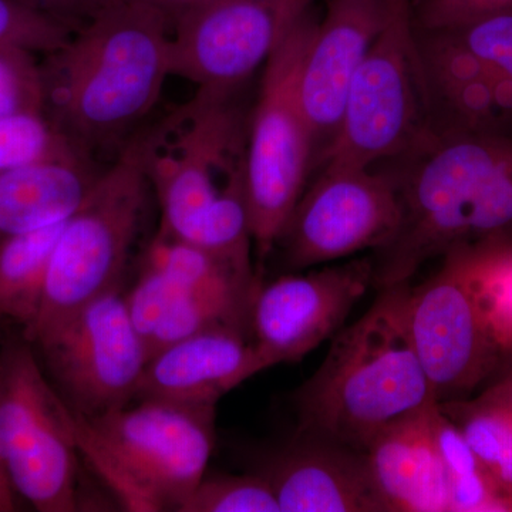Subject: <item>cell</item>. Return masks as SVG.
Masks as SVG:
<instances>
[{
	"label": "cell",
	"instance_id": "1",
	"mask_svg": "<svg viewBox=\"0 0 512 512\" xmlns=\"http://www.w3.org/2000/svg\"><path fill=\"white\" fill-rule=\"evenodd\" d=\"M168 15L113 0L40 63L45 113L82 153L114 143L153 109L171 76Z\"/></svg>",
	"mask_w": 512,
	"mask_h": 512
},
{
	"label": "cell",
	"instance_id": "2",
	"mask_svg": "<svg viewBox=\"0 0 512 512\" xmlns=\"http://www.w3.org/2000/svg\"><path fill=\"white\" fill-rule=\"evenodd\" d=\"M416 164L392 175L402 207L393 241L377 251L373 286L409 282L424 262L468 245L512 242V138L503 133H436Z\"/></svg>",
	"mask_w": 512,
	"mask_h": 512
},
{
	"label": "cell",
	"instance_id": "3",
	"mask_svg": "<svg viewBox=\"0 0 512 512\" xmlns=\"http://www.w3.org/2000/svg\"><path fill=\"white\" fill-rule=\"evenodd\" d=\"M409 288L380 289L369 311L333 336L322 365L293 394L296 434L365 453L383 431L436 404L407 330Z\"/></svg>",
	"mask_w": 512,
	"mask_h": 512
},
{
	"label": "cell",
	"instance_id": "4",
	"mask_svg": "<svg viewBox=\"0 0 512 512\" xmlns=\"http://www.w3.org/2000/svg\"><path fill=\"white\" fill-rule=\"evenodd\" d=\"M147 185L136 140L97 177L64 222L50 258L42 305L25 329L26 340L39 345L84 306L119 288L143 217Z\"/></svg>",
	"mask_w": 512,
	"mask_h": 512
},
{
	"label": "cell",
	"instance_id": "5",
	"mask_svg": "<svg viewBox=\"0 0 512 512\" xmlns=\"http://www.w3.org/2000/svg\"><path fill=\"white\" fill-rule=\"evenodd\" d=\"M431 106L412 2L392 0L386 26L350 83L338 134L323 163L370 168L383 158L413 154L436 134Z\"/></svg>",
	"mask_w": 512,
	"mask_h": 512
},
{
	"label": "cell",
	"instance_id": "6",
	"mask_svg": "<svg viewBox=\"0 0 512 512\" xmlns=\"http://www.w3.org/2000/svg\"><path fill=\"white\" fill-rule=\"evenodd\" d=\"M316 23L305 16L265 64L247 138L245 192L259 258L274 248L306 187L315 157L299 82Z\"/></svg>",
	"mask_w": 512,
	"mask_h": 512
},
{
	"label": "cell",
	"instance_id": "7",
	"mask_svg": "<svg viewBox=\"0 0 512 512\" xmlns=\"http://www.w3.org/2000/svg\"><path fill=\"white\" fill-rule=\"evenodd\" d=\"M140 140L161 207L160 232L185 239L229 185L245 175L244 126L229 93L200 89Z\"/></svg>",
	"mask_w": 512,
	"mask_h": 512
},
{
	"label": "cell",
	"instance_id": "8",
	"mask_svg": "<svg viewBox=\"0 0 512 512\" xmlns=\"http://www.w3.org/2000/svg\"><path fill=\"white\" fill-rule=\"evenodd\" d=\"M74 413L29 346L0 355V466L40 512L79 510Z\"/></svg>",
	"mask_w": 512,
	"mask_h": 512
},
{
	"label": "cell",
	"instance_id": "9",
	"mask_svg": "<svg viewBox=\"0 0 512 512\" xmlns=\"http://www.w3.org/2000/svg\"><path fill=\"white\" fill-rule=\"evenodd\" d=\"M440 271L406 296L407 330L436 403L474 396L494 372L503 346L474 266V245L447 252Z\"/></svg>",
	"mask_w": 512,
	"mask_h": 512
},
{
	"label": "cell",
	"instance_id": "10",
	"mask_svg": "<svg viewBox=\"0 0 512 512\" xmlns=\"http://www.w3.org/2000/svg\"><path fill=\"white\" fill-rule=\"evenodd\" d=\"M215 417L217 404L141 399L87 419L158 511H181L207 474Z\"/></svg>",
	"mask_w": 512,
	"mask_h": 512
},
{
	"label": "cell",
	"instance_id": "11",
	"mask_svg": "<svg viewBox=\"0 0 512 512\" xmlns=\"http://www.w3.org/2000/svg\"><path fill=\"white\" fill-rule=\"evenodd\" d=\"M400 222L402 207L392 174L323 165L276 244L289 268H312L386 248Z\"/></svg>",
	"mask_w": 512,
	"mask_h": 512
},
{
	"label": "cell",
	"instance_id": "12",
	"mask_svg": "<svg viewBox=\"0 0 512 512\" xmlns=\"http://www.w3.org/2000/svg\"><path fill=\"white\" fill-rule=\"evenodd\" d=\"M312 0H202L177 12L170 73L200 89L231 93L266 64Z\"/></svg>",
	"mask_w": 512,
	"mask_h": 512
},
{
	"label": "cell",
	"instance_id": "13",
	"mask_svg": "<svg viewBox=\"0 0 512 512\" xmlns=\"http://www.w3.org/2000/svg\"><path fill=\"white\" fill-rule=\"evenodd\" d=\"M39 348L74 412L96 417L137 399L148 353L120 286L84 306Z\"/></svg>",
	"mask_w": 512,
	"mask_h": 512
},
{
	"label": "cell",
	"instance_id": "14",
	"mask_svg": "<svg viewBox=\"0 0 512 512\" xmlns=\"http://www.w3.org/2000/svg\"><path fill=\"white\" fill-rule=\"evenodd\" d=\"M373 271L372 258H359L259 286L249 332L261 372L299 362L333 338L373 286Z\"/></svg>",
	"mask_w": 512,
	"mask_h": 512
},
{
	"label": "cell",
	"instance_id": "15",
	"mask_svg": "<svg viewBox=\"0 0 512 512\" xmlns=\"http://www.w3.org/2000/svg\"><path fill=\"white\" fill-rule=\"evenodd\" d=\"M427 35L420 49L431 94L461 130L500 133L512 121V10Z\"/></svg>",
	"mask_w": 512,
	"mask_h": 512
},
{
	"label": "cell",
	"instance_id": "16",
	"mask_svg": "<svg viewBox=\"0 0 512 512\" xmlns=\"http://www.w3.org/2000/svg\"><path fill=\"white\" fill-rule=\"evenodd\" d=\"M392 0H332L306 52L299 94L322 157L338 134L350 83L389 20Z\"/></svg>",
	"mask_w": 512,
	"mask_h": 512
},
{
	"label": "cell",
	"instance_id": "17",
	"mask_svg": "<svg viewBox=\"0 0 512 512\" xmlns=\"http://www.w3.org/2000/svg\"><path fill=\"white\" fill-rule=\"evenodd\" d=\"M281 512H386L363 451L296 434L259 471Z\"/></svg>",
	"mask_w": 512,
	"mask_h": 512
},
{
	"label": "cell",
	"instance_id": "18",
	"mask_svg": "<svg viewBox=\"0 0 512 512\" xmlns=\"http://www.w3.org/2000/svg\"><path fill=\"white\" fill-rule=\"evenodd\" d=\"M248 329L222 325L202 330L148 359L137 399L217 404L249 377L261 373Z\"/></svg>",
	"mask_w": 512,
	"mask_h": 512
},
{
	"label": "cell",
	"instance_id": "19",
	"mask_svg": "<svg viewBox=\"0 0 512 512\" xmlns=\"http://www.w3.org/2000/svg\"><path fill=\"white\" fill-rule=\"evenodd\" d=\"M434 406L383 431L366 448L370 478L386 512H451L446 468L431 426Z\"/></svg>",
	"mask_w": 512,
	"mask_h": 512
},
{
	"label": "cell",
	"instance_id": "20",
	"mask_svg": "<svg viewBox=\"0 0 512 512\" xmlns=\"http://www.w3.org/2000/svg\"><path fill=\"white\" fill-rule=\"evenodd\" d=\"M96 180L84 161L0 171V245L26 232L66 221Z\"/></svg>",
	"mask_w": 512,
	"mask_h": 512
},
{
	"label": "cell",
	"instance_id": "21",
	"mask_svg": "<svg viewBox=\"0 0 512 512\" xmlns=\"http://www.w3.org/2000/svg\"><path fill=\"white\" fill-rule=\"evenodd\" d=\"M64 222L8 239L0 245V316L29 328L35 322L53 249Z\"/></svg>",
	"mask_w": 512,
	"mask_h": 512
},
{
	"label": "cell",
	"instance_id": "22",
	"mask_svg": "<svg viewBox=\"0 0 512 512\" xmlns=\"http://www.w3.org/2000/svg\"><path fill=\"white\" fill-rule=\"evenodd\" d=\"M431 426L446 468L451 512H512L510 488L481 463L439 404L431 412Z\"/></svg>",
	"mask_w": 512,
	"mask_h": 512
},
{
	"label": "cell",
	"instance_id": "23",
	"mask_svg": "<svg viewBox=\"0 0 512 512\" xmlns=\"http://www.w3.org/2000/svg\"><path fill=\"white\" fill-rule=\"evenodd\" d=\"M185 292L256 293L258 278L239 272L200 247L158 231L147 248L146 262Z\"/></svg>",
	"mask_w": 512,
	"mask_h": 512
},
{
	"label": "cell",
	"instance_id": "24",
	"mask_svg": "<svg viewBox=\"0 0 512 512\" xmlns=\"http://www.w3.org/2000/svg\"><path fill=\"white\" fill-rule=\"evenodd\" d=\"M437 404L481 463L512 491V414L477 396Z\"/></svg>",
	"mask_w": 512,
	"mask_h": 512
},
{
	"label": "cell",
	"instance_id": "25",
	"mask_svg": "<svg viewBox=\"0 0 512 512\" xmlns=\"http://www.w3.org/2000/svg\"><path fill=\"white\" fill-rule=\"evenodd\" d=\"M77 161H83L82 151L45 111H18L0 117V171Z\"/></svg>",
	"mask_w": 512,
	"mask_h": 512
},
{
	"label": "cell",
	"instance_id": "26",
	"mask_svg": "<svg viewBox=\"0 0 512 512\" xmlns=\"http://www.w3.org/2000/svg\"><path fill=\"white\" fill-rule=\"evenodd\" d=\"M181 512H281L274 490L259 473L207 476Z\"/></svg>",
	"mask_w": 512,
	"mask_h": 512
},
{
	"label": "cell",
	"instance_id": "27",
	"mask_svg": "<svg viewBox=\"0 0 512 512\" xmlns=\"http://www.w3.org/2000/svg\"><path fill=\"white\" fill-rule=\"evenodd\" d=\"M474 266L485 308L504 352L512 346V242L474 245Z\"/></svg>",
	"mask_w": 512,
	"mask_h": 512
},
{
	"label": "cell",
	"instance_id": "28",
	"mask_svg": "<svg viewBox=\"0 0 512 512\" xmlns=\"http://www.w3.org/2000/svg\"><path fill=\"white\" fill-rule=\"evenodd\" d=\"M73 413L77 451L82 454L101 481L110 488L114 497L127 511L157 512L156 503L128 473L114 451L100 439L89 419L74 410Z\"/></svg>",
	"mask_w": 512,
	"mask_h": 512
},
{
	"label": "cell",
	"instance_id": "29",
	"mask_svg": "<svg viewBox=\"0 0 512 512\" xmlns=\"http://www.w3.org/2000/svg\"><path fill=\"white\" fill-rule=\"evenodd\" d=\"M72 35L70 23L37 12L16 0H0V47L49 55Z\"/></svg>",
	"mask_w": 512,
	"mask_h": 512
},
{
	"label": "cell",
	"instance_id": "30",
	"mask_svg": "<svg viewBox=\"0 0 512 512\" xmlns=\"http://www.w3.org/2000/svg\"><path fill=\"white\" fill-rule=\"evenodd\" d=\"M184 292L163 272L144 265L136 285L124 296L128 315L146 349L148 340Z\"/></svg>",
	"mask_w": 512,
	"mask_h": 512
},
{
	"label": "cell",
	"instance_id": "31",
	"mask_svg": "<svg viewBox=\"0 0 512 512\" xmlns=\"http://www.w3.org/2000/svg\"><path fill=\"white\" fill-rule=\"evenodd\" d=\"M511 10L512 0H419L413 18L424 32H439Z\"/></svg>",
	"mask_w": 512,
	"mask_h": 512
},
{
	"label": "cell",
	"instance_id": "32",
	"mask_svg": "<svg viewBox=\"0 0 512 512\" xmlns=\"http://www.w3.org/2000/svg\"><path fill=\"white\" fill-rule=\"evenodd\" d=\"M0 90L25 94L43 103L42 72L35 53L0 47Z\"/></svg>",
	"mask_w": 512,
	"mask_h": 512
},
{
	"label": "cell",
	"instance_id": "33",
	"mask_svg": "<svg viewBox=\"0 0 512 512\" xmlns=\"http://www.w3.org/2000/svg\"><path fill=\"white\" fill-rule=\"evenodd\" d=\"M477 397L497 404L512 414V346L504 350L500 362L481 387Z\"/></svg>",
	"mask_w": 512,
	"mask_h": 512
},
{
	"label": "cell",
	"instance_id": "34",
	"mask_svg": "<svg viewBox=\"0 0 512 512\" xmlns=\"http://www.w3.org/2000/svg\"><path fill=\"white\" fill-rule=\"evenodd\" d=\"M37 12L69 23L76 15L92 16L97 9L106 5V0H16Z\"/></svg>",
	"mask_w": 512,
	"mask_h": 512
},
{
	"label": "cell",
	"instance_id": "35",
	"mask_svg": "<svg viewBox=\"0 0 512 512\" xmlns=\"http://www.w3.org/2000/svg\"><path fill=\"white\" fill-rule=\"evenodd\" d=\"M13 488L10 485L5 471L0 466V512H9L15 510V500H13Z\"/></svg>",
	"mask_w": 512,
	"mask_h": 512
},
{
	"label": "cell",
	"instance_id": "36",
	"mask_svg": "<svg viewBox=\"0 0 512 512\" xmlns=\"http://www.w3.org/2000/svg\"><path fill=\"white\" fill-rule=\"evenodd\" d=\"M107 3L113 0H106ZM143 2L153 3V5L160 6L168 12H180V10L190 8V6L197 5L202 0H143Z\"/></svg>",
	"mask_w": 512,
	"mask_h": 512
}]
</instances>
